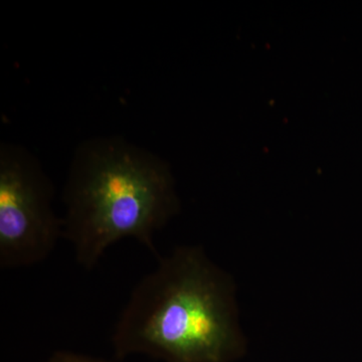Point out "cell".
<instances>
[{
	"instance_id": "cell-4",
	"label": "cell",
	"mask_w": 362,
	"mask_h": 362,
	"mask_svg": "<svg viewBox=\"0 0 362 362\" xmlns=\"http://www.w3.org/2000/svg\"><path fill=\"white\" fill-rule=\"evenodd\" d=\"M44 362H112L100 357L88 356L71 350H58L47 357Z\"/></svg>"
},
{
	"instance_id": "cell-3",
	"label": "cell",
	"mask_w": 362,
	"mask_h": 362,
	"mask_svg": "<svg viewBox=\"0 0 362 362\" xmlns=\"http://www.w3.org/2000/svg\"><path fill=\"white\" fill-rule=\"evenodd\" d=\"M54 187L37 157L20 145L0 146V267L45 261L63 238L54 213Z\"/></svg>"
},
{
	"instance_id": "cell-2",
	"label": "cell",
	"mask_w": 362,
	"mask_h": 362,
	"mask_svg": "<svg viewBox=\"0 0 362 362\" xmlns=\"http://www.w3.org/2000/svg\"><path fill=\"white\" fill-rule=\"evenodd\" d=\"M63 201V238L87 271L125 239L137 240L158 257L156 233L180 209L165 160L117 137L94 138L78 147Z\"/></svg>"
},
{
	"instance_id": "cell-1",
	"label": "cell",
	"mask_w": 362,
	"mask_h": 362,
	"mask_svg": "<svg viewBox=\"0 0 362 362\" xmlns=\"http://www.w3.org/2000/svg\"><path fill=\"white\" fill-rule=\"evenodd\" d=\"M157 258L118 317L111 338L116 358L233 362L244 356L246 338L230 274L199 246L175 247Z\"/></svg>"
}]
</instances>
